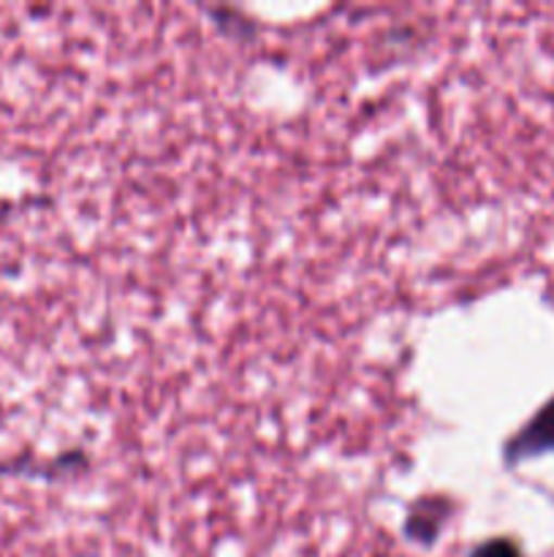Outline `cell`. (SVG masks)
Masks as SVG:
<instances>
[{
  "label": "cell",
  "instance_id": "cell-2",
  "mask_svg": "<svg viewBox=\"0 0 554 557\" xmlns=\"http://www.w3.org/2000/svg\"><path fill=\"white\" fill-rule=\"evenodd\" d=\"M470 557H521V549L511 539H489V542L478 544Z\"/></svg>",
  "mask_w": 554,
  "mask_h": 557
},
{
  "label": "cell",
  "instance_id": "cell-1",
  "mask_svg": "<svg viewBox=\"0 0 554 557\" xmlns=\"http://www.w3.org/2000/svg\"><path fill=\"white\" fill-rule=\"evenodd\" d=\"M554 451V400L538 411V417L505 446V460L519 462L530 457Z\"/></svg>",
  "mask_w": 554,
  "mask_h": 557
}]
</instances>
